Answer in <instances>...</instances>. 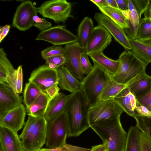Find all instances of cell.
<instances>
[{"mask_svg": "<svg viewBox=\"0 0 151 151\" xmlns=\"http://www.w3.org/2000/svg\"><path fill=\"white\" fill-rule=\"evenodd\" d=\"M91 106L79 89L69 95L64 112L68 127V136L77 137L90 127L88 120Z\"/></svg>", "mask_w": 151, "mask_h": 151, "instance_id": "6da1fadb", "label": "cell"}, {"mask_svg": "<svg viewBox=\"0 0 151 151\" xmlns=\"http://www.w3.org/2000/svg\"><path fill=\"white\" fill-rule=\"evenodd\" d=\"M120 118L90 126L101 138L108 151H124L127 134L122 127Z\"/></svg>", "mask_w": 151, "mask_h": 151, "instance_id": "7a4b0ae2", "label": "cell"}, {"mask_svg": "<svg viewBox=\"0 0 151 151\" xmlns=\"http://www.w3.org/2000/svg\"><path fill=\"white\" fill-rule=\"evenodd\" d=\"M47 121L28 116L19 137L25 151H36L45 143Z\"/></svg>", "mask_w": 151, "mask_h": 151, "instance_id": "3957f363", "label": "cell"}, {"mask_svg": "<svg viewBox=\"0 0 151 151\" xmlns=\"http://www.w3.org/2000/svg\"><path fill=\"white\" fill-rule=\"evenodd\" d=\"M93 70L81 82L80 88L91 106L98 103L102 91L111 78L107 72L96 63L93 62Z\"/></svg>", "mask_w": 151, "mask_h": 151, "instance_id": "277c9868", "label": "cell"}, {"mask_svg": "<svg viewBox=\"0 0 151 151\" xmlns=\"http://www.w3.org/2000/svg\"><path fill=\"white\" fill-rule=\"evenodd\" d=\"M119 65L112 79L120 84L128 85L132 81L145 72L147 65L131 50H125L118 59Z\"/></svg>", "mask_w": 151, "mask_h": 151, "instance_id": "5b68a950", "label": "cell"}, {"mask_svg": "<svg viewBox=\"0 0 151 151\" xmlns=\"http://www.w3.org/2000/svg\"><path fill=\"white\" fill-rule=\"evenodd\" d=\"M68 127L65 112L47 121L45 144L47 148H54L66 143Z\"/></svg>", "mask_w": 151, "mask_h": 151, "instance_id": "8992f818", "label": "cell"}, {"mask_svg": "<svg viewBox=\"0 0 151 151\" xmlns=\"http://www.w3.org/2000/svg\"><path fill=\"white\" fill-rule=\"evenodd\" d=\"M37 9L42 17L52 19L57 23H64L72 16V5L66 0L46 1Z\"/></svg>", "mask_w": 151, "mask_h": 151, "instance_id": "52a82bcc", "label": "cell"}, {"mask_svg": "<svg viewBox=\"0 0 151 151\" xmlns=\"http://www.w3.org/2000/svg\"><path fill=\"white\" fill-rule=\"evenodd\" d=\"M123 111L113 100L99 102L90 108L88 114L89 124L91 126L104 121L119 117Z\"/></svg>", "mask_w": 151, "mask_h": 151, "instance_id": "ba28073f", "label": "cell"}, {"mask_svg": "<svg viewBox=\"0 0 151 151\" xmlns=\"http://www.w3.org/2000/svg\"><path fill=\"white\" fill-rule=\"evenodd\" d=\"M35 40L46 41L54 45H61L78 42V38L67 30L65 25H58L41 32Z\"/></svg>", "mask_w": 151, "mask_h": 151, "instance_id": "9c48e42d", "label": "cell"}, {"mask_svg": "<svg viewBox=\"0 0 151 151\" xmlns=\"http://www.w3.org/2000/svg\"><path fill=\"white\" fill-rule=\"evenodd\" d=\"M36 7L30 1L22 2L17 8L12 24V27L20 31L30 29L34 24V17L37 15Z\"/></svg>", "mask_w": 151, "mask_h": 151, "instance_id": "30bf717a", "label": "cell"}, {"mask_svg": "<svg viewBox=\"0 0 151 151\" xmlns=\"http://www.w3.org/2000/svg\"><path fill=\"white\" fill-rule=\"evenodd\" d=\"M65 56L66 59L65 67L76 78L82 81L84 78L81 66V58L85 48L81 47L78 42L65 45Z\"/></svg>", "mask_w": 151, "mask_h": 151, "instance_id": "8fae6325", "label": "cell"}, {"mask_svg": "<svg viewBox=\"0 0 151 151\" xmlns=\"http://www.w3.org/2000/svg\"><path fill=\"white\" fill-rule=\"evenodd\" d=\"M28 81L45 92L50 87L58 85L57 69H51L46 65L40 66L32 72Z\"/></svg>", "mask_w": 151, "mask_h": 151, "instance_id": "7c38bea8", "label": "cell"}, {"mask_svg": "<svg viewBox=\"0 0 151 151\" xmlns=\"http://www.w3.org/2000/svg\"><path fill=\"white\" fill-rule=\"evenodd\" d=\"M94 19L98 25L105 28L115 40L125 50H132L129 38L122 27L101 12L96 13Z\"/></svg>", "mask_w": 151, "mask_h": 151, "instance_id": "4fadbf2b", "label": "cell"}, {"mask_svg": "<svg viewBox=\"0 0 151 151\" xmlns=\"http://www.w3.org/2000/svg\"><path fill=\"white\" fill-rule=\"evenodd\" d=\"M112 36L103 26L98 25L94 27L88 40L85 52L89 54L103 52L110 44Z\"/></svg>", "mask_w": 151, "mask_h": 151, "instance_id": "5bb4252c", "label": "cell"}, {"mask_svg": "<svg viewBox=\"0 0 151 151\" xmlns=\"http://www.w3.org/2000/svg\"><path fill=\"white\" fill-rule=\"evenodd\" d=\"M20 96L7 83L0 81V119L9 111L22 104Z\"/></svg>", "mask_w": 151, "mask_h": 151, "instance_id": "9a60e30c", "label": "cell"}, {"mask_svg": "<svg viewBox=\"0 0 151 151\" xmlns=\"http://www.w3.org/2000/svg\"><path fill=\"white\" fill-rule=\"evenodd\" d=\"M26 114V108L21 104L8 111L0 119V127L17 133L24 124Z\"/></svg>", "mask_w": 151, "mask_h": 151, "instance_id": "2e32d148", "label": "cell"}, {"mask_svg": "<svg viewBox=\"0 0 151 151\" xmlns=\"http://www.w3.org/2000/svg\"><path fill=\"white\" fill-rule=\"evenodd\" d=\"M17 133L0 127V150L1 151H25Z\"/></svg>", "mask_w": 151, "mask_h": 151, "instance_id": "e0dca14e", "label": "cell"}, {"mask_svg": "<svg viewBox=\"0 0 151 151\" xmlns=\"http://www.w3.org/2000/svg\"><path fill=\"white\" fill-rule=\"evenodd\" d=\"M137 101L145 96L151 89V76L145 72L135 78L127 86Z\"/></svg>", "mask_w": 151, "mask_h": 151, "instance_id": "ac0fdd59", "label": "cell"}, {"mask_svg": "<svg viewBox=\"0 0 151 151\" xmlns=\"http://www.w3.org/2000/svg\"><path fill=\"white\" fill-rule=\"evenodd\" d=\"M57 70L58 85L62 89L72 93L80 88L81 82L72 74L65 66H61Z\"/></svg>", "mask_w": 151, "mask_h": 151, "instance_id": "d6986e66", "label": "cell"}, {"mask_svg": "<svg viewBox=\"0 0 151 151\" xmlns=\"http://www.w3.org/2000/svg\"><path fill=\"white\" fill-rule=\"evenodd\" d=\"M68 97L69 95L60 92L50 101L45 116L47 121L51 120L64 112Z\"/></svg>", "mask_w": 151, "mask_h": 151, "instance_id": "ffe728a7", "label": "cell"}, {"mask_svg": "<svg viewBox=\"0 0 151 151\" xmlns=\"http://www.w3.org/2000/svg\"><path fill=\"white\" fill-rule=\"evenodd\" d=\"M52 99L45 92L41 94L28 107H26L28 116L45 117L49 104Z\"/></svg>", "mask_w": 151, "mask_h": 151, "instance_id": "44dd1931", "label": "cell"}, {"mask_svg": "<svg viewBox=\"0 0 151 151\" xmlns=\"http://www.w3.org/2000/svg\"><path fill=\"white\" fill-rule=\"evenodd\" d=\"M93 62L98 64L111 76L116 72L119 65L118 59L114 60L105 55L103 52L91 53L88 55Z\"/></svg>", "mask_w": 151, "mask_h": 151, "instance_id": "7402d4cb", "label": "cell"}, {"mask_svg": "<svg viewBox=\"0 0 151 151\" xmlns=\"http://www.w3.org/2000/svg\"><path fill=\"white\" fill-rule=\"evenodd\" d=\"M129 40L132 53L147 65L151 63V46L136 39Z\"/></svg>", "mask_w": 151, "mask_h": 151, "instance_id": "603a6c76", "label": "cell"}, {"mask_svg": "<svg viewBox=\"0 0 151 151\" xmlns=\"http://www.w3.org/2000/svg\"><path fill=\"white\" fill-rule=\"evenodd\" d=\"M97 7L102 13L108 17L123 29L130 28L129 21L123 15L119 9L109 6Z\"/></svg>", "mask_w": 151, "mask_h": 151, "instance_id": "cb8c5ba5", "label": "cell"}, {"mask_svg": "<svg viewBox=\"0 0 151 151\" xmlns=\"http://www.w3.org/2000/svg\"><path fill=\"white\" fill-rule=\"evenodd\" d=\"M94 28L92 19L87 17H85L79 24L78 29V42L82 47L86 48Z\"/></svg>", "mask_w": 151, "mask_h": 151, "instance_id": "d4e9b609", "label": "cell"}, {"mask_svg": "<svg viewBox=\"0 0 151 151\" xmlns=\"http://www.w3.org/2000/svg\"><path fill=\"white\" fill-rule=\"evenodd\" d=\"M16 72L12 65L6 57L2 48L0 49V81L7 83V80L13 78Z\"/></svg>", "mask_w": 151, "mask_h": 151, "instance_id": "484cf974", "label": "cell"}, {"mask_svg": "<svg viewBox=\"0 0 151 151\" xmlns=\"http://www.w3.org/2000/svg\"><path fill=\"white\" fill-rule=\"evenodd\" d=\"M127 86L119 83L111 78L102 91L100 96L98 103L107 100H113L114 98Z\"/></svg>", "mask_w": 151, "mask_h": 151, "instance_id": "4316f807", "label": "cell"}, {"mask_svg": "<svg viewBox=\"0 0 151 151\" xmlns=\"http://www.w3.org/2000/svg\"><path fill=\"white\" fill-rule=\"evenodd\" d=\"M124 151H141L140 129L136 125L129 129Z\"/></svg>", "mask_w": 151, "mask_h": 151, "instance_id": "83f0119b", "label": "cell"}, {"mask_svg": "<svg viewBox=\"0 0 151 151\" xmlns=\"http://www.w3.org/2000/svg\"><path fill=\"white\" fill-rule=\"evenodd\" d=\"M130 92L127 86L114 98L113 100L123 111L129 116L133 117L135 113L132 106Z\"/></svg>", "mask_w": 151, "mask_h": 151, "instance_id": "f1b7e54d", "label": "cell"}, {"mask_svg": "<svg viewBox=\"0 0 151 151\" xmlns=\"http://www.w3.org/2000/svg\"><path fill=\"white\" fill-rule=\"evenodd\" d=\"M134 39L144 42L151 39V18L141 19L134 35Z\"/></svg>", "mask_w": 151, "mask_h": 151, "instance_id": "f546056e", "label": "cell"}, {"mask_svg": "<svg viewBox=\"0 0 151 151\" xmlns=\"http://www.w3.org/2000/svg\"><path fill=\"white\" fill-rule=\"evenodd\" d=\"M43 92L33 83H26L23 92V102L26 107H29Z\"/></svg>", "mask_w": 151, "mask_h": 151, "instance_id": "4dcf8cb0", "label": "cell"}, {"mask_svg": "<svg viewBox=\"0 0 151 151\" xmlns=\"http://www.w3.org/2000/svg\"><path fill=\"white\" fill-rule=\"evenodd\" d=\"M135 120L136 125L145 131L151 137V117L142 116L135 114L133 117Z\"/></svg>", "mask_w": 151, "mask_h": 151, "instance_id": "1f68e13d", "label": "cell"}, {"mask_svg": "<svg viewBox=\"0 0 151 151\" xmlns=\"http://www.w3.org/2000/svg\"><path fill=\"white\" fill-rule=\"evenodd\" d=\"M65 53L64 47L60 46H51L42 51L41 56L45 60L47 58L57 55L65 56Z\"/></svg>", "mask_w": 151, "mask_h": 151, "instance_id": "d6a6232c", "label": "cell"}, {"mask_svg": "<svg viewBox=\"0 0 151 151\" xmlns=\"http://www.w3.org/2000/svg\"><path fill=\"white\" fill-rule=\"evenodd\" d=\"M23 71L22 67L19 65L16 69V73L12 83L11 87L18 94L22 93L23 87Z\"/></svg>", "mask_w": 151, "mask_h": 151, "instance_id": "836d02e7", "label": "cell"}, {"mask_svg": "<svg viewBox=\"0 0 151 151\" xmlns=\"http://www.w3.org/2000/svg\"><path fill=\"white\" fill-rule=\"evenodd\" d=\"M81 66L83 73L86 76L90 74L93 69V66L90 61L88 55L85 52L82 53L81 55Z\"/></svg>", "mask_w": 151, "mask_h": 151, "instance_id": "e575fe53", "label": "cell"}, {"mask_svg": "<svg viewBox=\"0 0 151 151\" xmlns=\"http://www.w3.org/2000/svg\"><path fill=\"white\" fill-rule=\"evenodd\" d=\"M140 129L141 151H151V137L145 131Z\"/></svg>", "mask_w": 151, "mask_h": 151, "instance_id": "d590c367", "label": "cell"}, {"mask_svg": "<svg viewBox=\"0 0 151 151\" xmlns=\"http://www.w3.org/2000/svg\"><path fill=\"white\" fill-rule=\"evenodd\" d=\"M40 150V151H86L85 148L67 144L62 147L54 148H43Z\"/></svg>", "mask_w": 151, "mask_h": 151, "instance_id": "8d00e7d4", "label": "cell"}, {"mask_svg": "<svg viewBox=\"0 0 151 151\" xmlns=\"http://www.w3.org/2000/svg\"><path fill=\"white\" fill-rule=\"evenodd\" d=\"M33 19L34 22L33 26L37 28L41 32L47 29L52 26L50 22L45 19L39 17L37 15L34 17Z\"/></svg>", "mask_w": 151, "mask_h": 151, "instance_id": "74e56055", "label": "cell"}, {"mask_svg": "<svg viewBox=\"0 0 151 151\" xmlns=\"http://www.w3.org/2000/svg\"><path fill=\"white\" fill-rule=\"evenodd\" d=\"M133 4L139 15L140 19L144 13L150 3V0H132Z\"/></svg>", "mask_w": 151, "mask_h": 151, "instance_id": "f35d334b", "label": "cell"}, {"mask_svg": "<svg viewBox=\"0 0 151 151\" xmlns=\"http://www.w3.org/2000/svg\"><path fill=\"white\" fill-rule=\"evenodd\" d=\"M45 64L47 65L50 63L55 65L58 68L60 67L65 65L66 59L65 56L58 55L46 58L45 60Z\"/></svg>", "mask_w": 151, "mask_h": 151, "instance_id": "ab89813d", "label": "cell"}, {"mask_svg": "<svg viewBox=\"0 0 151 151\" xmlns=\"http://www.w3.org/2000/svg\"><path fill=\"white\" fill-rule=\"evenodd\" d=\"M139 15L136 9L129 11V22L134 28H137L140 23Z\"/></svg>", "mask_w": 151, "mask_h": 151, "instance_id": "60d3db41", "label": "cell"}, {"mask_svg": "<svg viewBox=\"0 0 151 151\" xmlns=\"http://www.w3.org/2000/svg\"><path fill=\"white\" fill-rule=\"evenodd\" d=\"M137 106H144L151 111V89L145 96L137 101Z\"/></svg>", "mask_w": 151, "mask_h": 151, "instance_id": "b9f144b4", "label": "cell"}, {"mask_svg": "<svg viewBox=\"0 0 151 151\" xmlns=\"http://www.w3.org/2000/svg\"><path fill=\"white\" fill-rule=\"evenodd\" d=\"M138 114L142 116L151 117V111L143 106H137L134 109Z\"/></svg>", "mask_w": 151, "mask_h": 151, "instance_id": "7bdbcfd3", "label": "cell"}, {"mask_svg": "<svg viewBox=\"0 0 151 151\" xmlns=\"http://www.w3.org/2000/svg\"><path fill=\"white\" fill-rule=\"evenodd\" d=\"M60 90L58 85H56L50 87L47 89L45 92L52 100L59 94Z\"/></svg>", "mask_w": 151, "mask_h": 151, "instance_id": "ee69618b", "label": "cell"}, {"mask_svg": "<svg viewBox=\"0 0 151 151\" xmlns=\"http://www.w3.org/2000/svg\"><path fill=\"white\" fill-rule=\"evenodd\" d=\"M10 28V25H6L4 26H1L0 28V43L8 33Z\"/></svg>", "mask_w": 151, "mask_h": 151, "instance_id": "f6af8a7d", "label": "cell"}, {"mask_svg": "<svg viewBox=\"0 0 151 151\" xmlns=\"http://www.w3.org/2000/svg\"><path fill=\"white\" fill-rule=\"evenodd\" d=\"M119 9L122 11L128 9V5L126 0H116Z\"/></svg>", "mask_w": 151, "mask_h": 151, "instance_id": "bcb514c9", "label": "cell"}, {"mask_svg": "<svg viewBox=\"0 0 151 151\" xmlns=\"http://www.w3.org/2000/svg\"><path fill=\"white\" fill-rule=\"evenodd\" d=\"M107 150L106 145L103 144L92 147L90 151H106Z\"/></svg>", "mask_w": 151, "mask_h": 151, "instance_id": "7dc6e473", "label": "cell"}, {"mask_svg": "<svg viewBox=\"0 0 151 151\" xmlns=\"http://www.w3.org/2000/svg\"><path fill=\"white\" fill-rule=\"evenodd\" d=\"M90 1L97 6H108L106 0H90Z\"/></svg>", "mask_w": 151, "mask_h": 151, "instance_id": "c3c4849f", "label": "cell"}, {"mask_svg": "<svg viewBox=\"0 0 151 151\" xmlns=\"http://www.w3.org/2000/svg\"><path fill=\"white\" fill-rule=\"evenodd\" d=\"M144 14L145 18H151V1Z\"/></svg>", "mask_w": 151, "mask_h": 151, "instance_id": "681fc988", "label": "cell"}, {"mask_svg": "<svg viewBox=\"0 0 151 151\" xmlns=\"http://www.w3.org/2000/svg\"><path fill=\"white\" fill-rule=\"evenodd\" d=\"M106 1L108 6L114 8L119 9L116 0H106Z\"/></svg>", "mask_w": 151, "mask_h": 151, "instance_id": "f907efd6", "label": "cell"}, {"mask_svg": "<svg viewBox=\"0 0 151 151\" xmlns=\"http://www.w3.org/2000/svg\"><path fill=\"white\" fill-rule=\"evenodd\" d=\"M128 5V10L129 11L136 9V8L133 4L132 0H126Z\"/></svg>", "mask_w": 151, "mask_h": 151, "instance_id": "816d5d0a", "label": "cell"}, {"mask_svg": "<svg viewBox=\"0 0 151 151\" xmlns=\"http://www.w3.org/2000/svg\"><path fill=\"white\" fill-rule=\"evenodd\" d=\"M121 11L123 15L129 20V11L128 9L124 11L121 10Z\"/></svg>", "mask_w": 151, "mask_h": 151, "instance_id": "f5cc1de1", "label": "cell"}, {"mask_svg": "<svg viewBox=\"0 0 151 151\" xmlns=\"http://www.w3.org/2000/svg\"><path fill=\"white\" fill-rule=\"evenodd\" d=\"M144 42L151 46V39H150Z\"/></svg>", "mask_w": 151, "mask_h": 151, "instance_id": "db71d44e", "label": "cell"}, {"mask_svg": "<svg viewBox=\"0 0 151 151\" xmlns=\"http://www.w3.org/2000/svg\"><path fill=\"white\" fill-rule=\"evenodd\" d=\"M36 151H40V150L39 149V150H37Z\"/></svg>", "mask_w": 151, "mask_h": 151, "instance_id": "11a10c76", "label": "cell"}, {"mask_svg": "<svg viewBox=\"0 0 151 151\" xmlns=\"http://www.w3.org/2000/svg\"><path fill=\"white\" fill-rule=\"evenodd\" d=\"M108 150H106V151H107Z\"/></svg>", "mask_w": 151, "mask_h": 151, "instance_id": "9f6ffc18", "label": "cell"}, {"mask_svg": "<svg viewBox=\"0 0 151 151\" xmlns=\"http://www.w3.org/2000/svg\"><path fill=\"white\" fill-rule=\"evenodd\" d=\"M107 151H108V150Z\"/></svg>", "mask_w": 151, "mask_h": 151, "instance_id": "6f0895ef", "label": "cell"}]
</instances>
